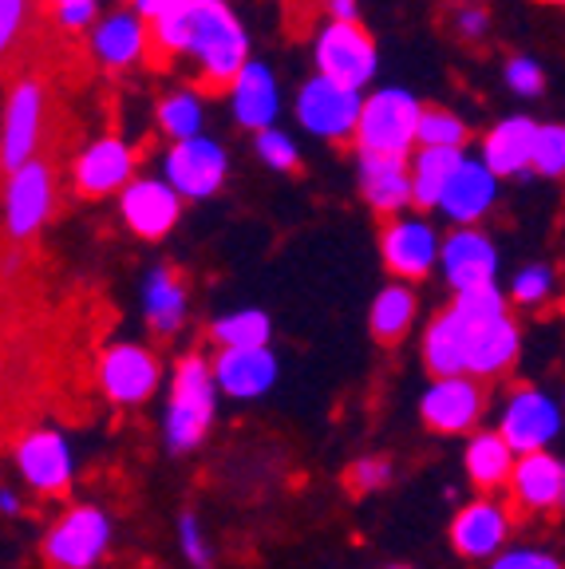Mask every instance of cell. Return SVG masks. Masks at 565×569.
I'll list each match as a JSON object with an SVG mask.
<instances>
[{"mask_svg": "<svg viewBox=\"0 0 565 569\" xmlns=\"http://www.w3.org/2000/svg\"><path fill=\"white\" fill-rule=\"evenodd\" d=\"M503 83L511 96L518 99H538L546 96V68L534 56H511L503 63Z\"/></svg>", "mask_w": 565, "mask_h": 569, "instance_id": "obj_37", "label": "cell"}, {"mask_svg": "<svg viewBox=\"0 0 565 569\" xmlns=\"http://www.w3.org/2000/svg\"><path fill=\"white\" fill-rule=\"evenodd\" d=\"M111 546V518L103 507H71L52 530L44 533V561L48 569H96Z\"/></svg>", "mask_w": 565, "mask_h": 569, "instance_id": "obj_6", "label": "cell"}, {"mask_svg": "<svg viewBox=\"0 0 565 569\" xmlns=\"http://www.w3.org/2000/svg\"><path fill=\"white\" fill-rule=\"evenodd\" d=\"M178 4H182V0H131V9L139 12L142 20H159V17H167L170 9H178Z\"/></svg>", "mask_w": 565, "mask_h": 569, "instance_id": "obj_45", "label": "cell"}, {"mask_svg": "<svg viewBox=\"0 0 565 569\" xmlns=\"http://www.w3.org/2000/svg\"><path fill=\"white\" fill-rule=\"evenodd\" d=\"M17 471L28 482V490L44 498L68 495L71 479H76V451L71 439L56 427H36L17 443Z\"/></svg>", "mask_w": 565, "mask_h": 569, "instance_id": "obj_14", "label": "cell"}, {"mask_svg": "<svg viewBox=\"0 0 565 569\" xmlns=\"http://www.w3.org/2000/svg\"><path fill=\"white\" fill-rule=\"evenodd\" d=\"M562 482L565 459H557L554 451H531L518 455L506 490H511L514 507L526 515H554V510H562Z\"/></svg>", "mask_w": 565, "mask_h": 569, "instance_id": "obj_21", "label": "cell"}, {"mask_svg": "<svg viewBox=\"0 0 565 569\" xmlns=\"http://www.w3.org/2000/svg\"><path fill=\"white\" fill-rule=\"evenodd\" d=\"M119 194H123L119 213H123L127 230L142 241H162L182 218V194L167 178H131Z\"/></svg>", "mask_w": 565, "mask_h": 569, "instance_id": "obj_18", "label": "cell"}, {"mask_svg": "<svg viewBox=\"0 0 565 569\" xmlns=\"http://www.w3.org/2000/svg\"><path fill=\"white\" fill-rule=\"evenodd\" d=\"M56 210V167L36 154L4 178V230L12 241H28Z\"/></svg>", "mask_w": 565, "mask_h": 569, "instance_id": "obj_8", "label": "cell"}, {"mask_svg": "<svg viewBox=\"0 0 565 569\" xmlns=\"http://www.w3.org/2000/svg\"><path fill=\"white\" fill-rule=\"evenodd\" d=\"M360 194L384 218H396L412 206V170L396 154H360Z\"/></svg>", "mask_w": 565, "mask_h": 569, "instance_id": "obj_26", "label": "cell"}, {"mask_svg": "<svg viewBox=\"0 0 565 569\" xmlns=\"http://www.w3.org/2000/svg\"><path fill=\"white\" fill-rule=\"evenodd\" d=\"M218 380H214V360L202 352L182 356L170 372L167 408H162V439L175 455L195 451L206 443L218 416Z\"/></svg>", "mask_w": 565, "mask_h": 569, "instance_id": "obj_2", "label": "cell"}, {"mask_svg": "<svg viewBox=\"0 0 565 569\" xmlns=\"http://www.w3.org/2000/svg\"><path fill=\"white\" fill-rule=\"evenodd\" d=\"M562 510H565V482H562Z\"/></svg>", "mask_w": 565, "mask_h": 569, "instance_id": "obj_49", "label": "cell"}, {"mask_svg": "<svg viewBox=\"0 0 565 569\" xmlns=\"http://www.w3.org/2000/svg\"><path fill=\"white\" fill-rule=\"evenodd\" d=\"M328 20H356V0H325Z\"/></svg>", "mask_w": 565, "mask_h": 569, "instance_id": "obj_47", "label": "cell"}, {"mask_svg": "<svg viewBox=\"0 0 565 569\" xmlns=\"http://www.w3.org/2000/svg\"><path fill=\"white\" fill-rule=\"evenodd\" d=\"M443 238L424 213H396L380 233V258L396 281H424L439 266Z\"/></svg>", "mask_w": 565, "mask_h": 569, "instance_id": "obj_10", "label": "cell"}, {"mask_svg": "<svg viewBox=\"0 0 565 569\" xmlns=\"http://www.w3.org/2000/svg\"><path fill=\"white\" fill-rule=\"evenodd\" d=\"M96 380H99V391H103L116 408H139V403H147L150 396L159 391L162 365L150 348L123 340V345H111L99 356Z\"/></svg>", "mask_w": 565, "mask_h": 569, "instance_id": "obj_12", "label": "cell"}, {"mask_svg": "<svg viewBox=\"0 0 565 569\" xmlns=\"http://www.w3.org/2000/svg\"><path fill=\"white\" fill-rule=\"evenodd\" d=\"M486 411V388L478 376H432L427 391L419 396V419L435 436H470Z\"/></svg>", "mask_w": 565, "mask_h": 569, "instance_id": "obj_9", "label": "cell"}, {"mask_svg": "<svg viewBox=\"0 0 565 569\" xmlns=\"http://www.w3.org/2000/svg\"><path fill=\"white\" fill-rule=\"evenodd\" d=\"M506 297L518 309H546L557 297V269L549 261H531V266L514 269L511 284H506Z\"/></svg>", "mask_w": 565, "mask_h": 569, "instance_id": "obj_34", "label": "cell"}, {"mask_svg": "<svg viewBox=\"0 0 565 569\" xmlns=\"http://www.w3.org/2000/svg\"><path fill=\"white\" fill-rule=\"evenodd\" d=\"M178 550H182L186 566H195V569H210L214 566V546H210V538H206V530H202V518L190 515V510L178 518Z\"/></svg>", "mask_w": 565, "mask_h": 569, "instance_id": "obj_39", "label": "cell"}, {"mask_svg": "<svg viewBox=\"0 0 565 569\" xmlns=\"http://www.w3.org/2000/svg\"><path fill=\"white\" fill-rule=\"evenodd\" d=\"M230 103H234V119H238L246 131H266V127H274L281 96H277V83L266 63L249 60L246 68L238 71V80L230 83Z\"/></svg>", "mask_w": 565, "mask_h": 569, "instance_id": "obj_27", "label": "cell"}, {"mask_svg": "<svg viewBox=\"0 0 565 569\" xmlns=\"http://www.w3.org/2000/svg\"><path fill=\"white\" fill-rule=\"evenodd\" d=\"M565 427V403L554 400L546 388H534V383H518L511 388L503 403V416H498V431L518 455L531 451H549L557 443Z\"/></svg>", "mask_w": 565, "mask_h": 569, "instance_id": "obj_5", "label": "cell"}, {"mask_svg": "<svg viewBox=\"0 0 565 569\" xmlns=\"http://www.w3.org/2000/svg\"><path fill=\"white\" fill-rule=\"evenodd\" d=\"M522 356V329L514 312H503V317L486 320V325H475L470 332V352H467V372L478 376V380H498L506 376Z\"/></svg>", "mask_w": 565, "mask_h": 569, "instance_id": "obj_25", "label": "cell"}, {"mask_svg": "<svg viewBox=\"0 0 565 569\" xmlns=\"http://www.w3.org/2000/svg\"><path fill=\"white\" fill-rule=\"evenodd\" d=\"M28 20H32V0H0V60H9L24 44Z\"/></svg>", "mask_w": 565, "mask_h": 569, "instance_id": "obj_40", "label": "cell"}, {"mask_svg": "<svg viewBox=\"0 0 565 569\" xmlns=\"http://www.w3.org/2000/svg\"><path fill=\"white\" fill-rule=\"evenodd\" d=\"M486 325V320H483ZM470 332L475 325L467 320V312L450 301L447 309H439L432 317V325L424 329V365L432 376H455L467 372V352H470Z\"/></svg>", "mask_w": 565, "mask_h": 569, "instance_id": "obj_24", "label": "cell"}, {"mask_svg": "<svg viewBox=\"0 0 565 569\" xmlns=\"http://www.w3.org/2000/svg\"><path fill=\"white\" fill-rule=\"evenodd\" d=\"M150 60H195L198 91H230L249 63V36L226 0H182L167 17L150 20Z\"/></svg>", "mask_w": 565, "mask_h": 569, "instance_id": "obj_1", "label": "cell"}, {"mask_svg": "<svg viewBox=\"0 0 565 569\" xmlns=\"http://www.w3.org/2000/svg\"><path fill=\"white\" fill-rule=\"evenodd\" d=\"M498 266H503V258H498L495 238L478 226H455L443 238L439 269L450 293L478 289V284H498Z\"/></svg>", "mask_w": 565, "mask_h": 569, "instance_id": "obj_17", "label": "cell"}, {"mask_svg": "<svg viewBox=\"0 0 565 569\" xmlns=\"http://www.w3.org/2000/svg\"><path fill=\"white\" fill-rule=\"evenodd\" d=\"M498 198H503V178L486 167L478 154L475 159L463 154L459 167L450 170L435 210H439L450 226H483L486 218L495 213Z\"/></svg>", "mask_w": 565, "mask_h": 569, "instance_id": "obj_16", "label": "cell"}, {"mask_svg": "<svg viewBox=\"0 0 565 569\" xmlns=\"http://www.w3.org/2000/svg\"><path fill=\"white\" fill-rule=\"evenodd\" d=\"M534 134H538V119L503 116L483 134L478 159L495 170L498 178H526L531 174V159H534Z\"/></svg>", "mask_w": 565, "mask_h": 569, "instance_id": "obj_23", "label": "cell"}, {"mask_svg": "<svg viewBox=\"0 0 565 569\" xmlns=\"http://www.w3.org/2000/svg\"><path fill=\"white\" fill-rule=\"evenodd\" d=\"M470 142V127L450 107H424L419 116V147H455L463 151Z\"/></svg>", "mask_w": 565, "mask_h": 569, "instance_id": "obj_35", "label": "cell"}, {"mask_svg": "<svg viewBox=\"0 0 565 569\" xmlns=\"http://www.w3.org/2000/svg\"><path fill=\"white\" fill-rule=\"evenodd\" d=\"M257 159L266 162L269 170H297L300 167L297 142H293L285 131H277V127L257 131Z\"/></svg>", "mask_w": 565, "mask_h": 569, "instance_id": "obj_42", "label": "cell"}, {"mask_svg": "<svg viewBox=\"0 0 565 569\" xmlns=\"http://www.w3.org/2000/svg\"><path fill=\"white\" fill-rule=\"evenodd\" d=\"M514 462H518V451L503 439V431H470L467 439V455H463V467H467V479L475 482L483 495H495V490H506L514 475Z\"/></svg>", "mask_w": 565, "mask_h": 569, "instance_id": "obj_29", "label": "cell"}, {"mask_svg": "<svg viewBox=\"0 0 565 569\" xmlns=\"http://www.w3.org/2000/svg\"><path fill=\"white\" fill-rule=\"evenodd\" d=\"M511 530H514V507L498 502L495 495H478L470 498L467 507L455 510L447 533L459 558L490 561L498 550L511 546Z\"/></svg>", "mask_w": 565, "mask_h": 569, "instance_id": "obj_15", "label": "cell"}, {"mask_svg": "<svg viewBox=\"0 0 565 569\" xmlns=\"http://www.w3.org/2000/svg\"><path fill=\"white\" fill-rule=\"evenodd\" d=\"M490 9H486V0H455L450 4V32L459 36L463 44H483L486 36H490Z\"/></svg>", "mask_w": 565, "mask_h": 569, "instance_id": "obj_38", "label": "cell"}, {"mask_svg": "<svg viewBox=\"0 0 565 569\" xmlns=\"http://www.w3.org/2000/svg\"><path fill=\"white\" fill-rule=\"evenodd\" d=\"M416 312H419V297H416V289H412V281L384 284L368 309L371 337L380 340V345H399V340L412 332V325H416Z\"/></svg>", "mask_w": 565, "mask_h": 569, "instance_id": "obj_30", "label": "cell"}, {"mask_svg": "<svg viewBox=\"0 0 565 569\" xmlns=\"http://www.w3.org/2000/svg\"><path fill=\"white\" fill-rule=\"evenodd\" d=\"M360 107H364L360 88L336 83V80H328V76H320V71L297 91L300 127H305L309 134H317V139H328V142L353 139L356 123H360Z\"/></svg>", "mask_w": 565, "mask_h": 569, "instance_id": "obj_11", "label": "cell"}, {"mask_svg": "<svg viewBox=\"0 0 565 569\" xmlns=\"http://www.w3.org/2000/svg\"><path fill=\"white\" fill-rule=\"evenodd\" d=\"M44 9L63 32H83V28H91V20H96L99 0H44Z\"/></svg>", "mask_w": 565, "mask_h": 569, "instance_id": "obj_43", "label": "cell"}, {"mask_svg": "<svg viewBox=\"0 0 565 569\" xmlns=\"http://www.w3.org/2000/svg\"><path fill=\"white\" fill-rule=\"evenodd\" d=\"M274 337V320L261 309H234L210 325V340L218 348H257L269 345Z\"/></svg>", "mask_w": 565, "mask_h": 569, "instance_id": "obj_32", "label": "cell"}, {"mask_svg": "<svg viewBox=\"0 0 565 569\" xmlns=\"http://www.w3.org/2000/svg\"><path fill=\"white\" fill-rule=\"evenodd\" d=\"M88 48L96 56L99 68L107 71H127L139 60H150V24L139 12H107L88 36Z\"/></svg>", "mask_w": 565, "mask_h": 569, "instance_id": "obj_22", "label": "cell"}, {"mask_svg": "<svg viewBox=\"0 0 565 569\" xmlns=\"http://www.w3.org/2000/svg\"><path fill=\"white\" fill-rule=\"evenodd\" d=\"M542 4H549V9H565V0H542Z\"/></svg>", "mask_w": 565, "mask_h": 569, "instance_id": "obj_48", "label": "cell"}, {"mask_svg": "<svg viewBox=\"0 0 565 569\" xmlns=\"http://www.w3.org/2000/svg\"><path fill=\"white\" fill-rule=\"evenodd\" d=\"M48 131V83L40 76H20L0 116V170L24 167L40 154Z\"/></svg>", "mask_w": 565, "mask_h": 569, "instance_id": "obj_4", "label": "cell"}, {"mask_svg": "<svg viewBox=\"0 0 565 569\" xmlns=\"http://www.w3.org/2000/svg\"><path fill=\"white\" fill-rule=\"evenodd\" d=\"M230 174V159L226 147L206 134H190V139H170V151L162 154V178L178 190L182 198H210L221 190Z\"/></svg>", "mask_w": 565, "mask_h": 569, "instance_id": "obj_13", "label": "cell"}, {"mask_svg": "<svg viewBox=\"0 0 565 569\" xmlns=\"http://www.w3.org/2000/svg\"><path fill=\"white\" fill-rule=\"evenodd\" d=\"M531 174L554 178V182H557V178H565V119L538 123V134H534Z\"/></svg>", "mask_w": 565, "mask_h": 569, "instance_id": "obj_36", "label": "cell"}, {"mask_svg": "<svg viewBox=\"0 0 565 569\" xmlns=\"http://www.w3.org/2000/svg\"><path fill=\"white\" fill-rule=\"evenodd\" d=\"M186 309H190V297H186V281L178 269L170 266H155L142 281V317L159 337L182 329Z\"/></svg>", "mask_w": 565, "mask_h": 569, "instance_id": "obj_28", "label": "cell"}, {"mask_svg": "<svg viewBox=\"0 0 565 569\" xmlns=\"http://www.w3.org/2000/svg\"><path fill=\"white\" fill-rule=\"evenodd\" d=\"M159 131L167 139H190V134H202V119H206V107H202V91L195 88H182V91H170L167 99L159 103Z\"/></svg>", "mask_w": 565, "mask_h": 569, "instance_id": "obj_33", "label": "cell"}, {"mask_svg": "<svg viewBox=\"0 0 565 569\" xmlns=\"http://www.w3.org/2000/svg\"><path fill=\"white\" fill-rule=\"evenodd\" d=\"M277 376H281V365H277L269 345L218 348V356H214V380H218L221 396H230V400H261L274 391Z\"/></svg>", "mask_w": 565, "mask_h": 569, "instance_id": "obj_20", "label": "cell"}, {"mask_svg": "<svg viewBox=\"0 0 565 569\" xmlns=\"http://www.w3.org/2000/svg\"><path fill=\"white\" fill-rule=\"evenodd\" d=\"M486 569H562V561L546 550H534V546H506L490 558Z\"/></svg>", "mask_w": 565, "mask_h": 569, "instance_id": "obj_44", "label": "cell"}, {"mask_svg": "<svg viewBox=\"0 0 565 569\" xmlns=\"http://www.w3.org/2000/svg\"><path fill=\"white\" fill-rule=\"evenodd\" d=\"M419 116L424 103L407 88H380L376 96H364L360 123H356V154H407L419 147Z\"/></svg>", "mask_w": 565, "mask_h": 569, "instance_id": "obj_3", "label": "cell"}, {"mask_svg": "<svg viewBox=\"0 0 565 569\" xmlns=\"http://www.w3.org/2000/svg\"><path fill=\"white\" fill-rule=\"evenodd\" d=\"M135 159L131 142H123L119 134H103V139L88 142L76 162H71V182L80 190L83 198H107V194H119L135 178Z\"/></svg>", "mask_w": 565, "mask_h": 569, "instance_id": "obj_19", "label": "cell"}, {"mask_svg": "<svg viewBox=\"0 0 565 569\" xmlns=\"http://www.w3.org/2000/svg\"><path fill=\"white\" fill-rule=\"evenodd\" d=\"M388 569H412V566H388Z\"/></svg>", "mask_w": 565, "mask_h": 569, "instance_id": "obj_50", "label": "cell"}, {"mask_svg": "<svg viewBox=\"0 0 565 569\" xmlns=\"http://www.w3.org/2000/svg\"><path fill=\"white\" fill-rule=\"evenodd\" d=\"M391 475H396L391 459H384V455H364V459H356L353 467H348L345 482H348V490H356V495H371V490L388 487Z\"/></svg>", "mask_w": 565, "mask_h": 569, "instance_id": "obj_41", "label": "cell"}, {"mask_svg": "<svg viewBox=\"0 0 565 569\" xmlns=\"http://www.w3.org/2000/svg\"><path fill=\"white\" fill-rule=\"evenodd\" d=\"M313 60H317L320 76L348 83V88H364L380 68L376 40L360 20H328L313 40Z\"/></svg>", "mask_w": 565, "mask_h": 569, "instance_id": "obj_7", "label": "cell"}, {"mask_svg": "<svg viewBox=\"0 0 565 569\" xmlns=\"http://www.w3.org/2000/svg\"><path fill=\"white\" fill-rule=\"evenodd\" d=\"M24 510V495L17 487H0V515L4 518H17Z\"/></svg>", "mask_w": 565, "mask_h": 569, "instance_id": "obj_46", "label": "cell"}, {"mask_svg": "<svg viewBox=\"0 0 565 569\" xmlns=\"http://www.w3.org/2000/svg\"><path fill=\"white\" fill-rule=\"evenodd\" d=\"M459 159L463 151H455V147H416L412 159H407V170H412V206L435 210L450 170L459 167Z\"/></svg>", "mask_w": 565, "mask_h": 569, "instance_id": "obj_31", "label": "cell"}]
</instances>
